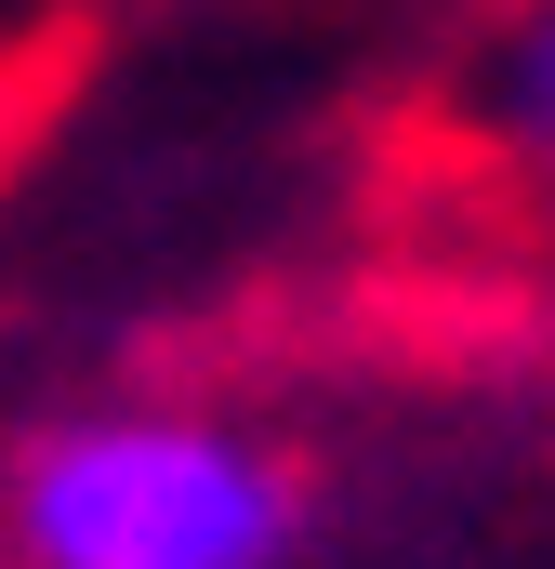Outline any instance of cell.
<instances>
[{
	"label": "cell",
	"mask_w": 555,
	"mask_h": 569,
	"mask_svg": "<svg viewBox=\"0 0 555 569\" xmlns=\"http://www.w3.org/2000/svg\"><path fill=\"white\" fill-rule=\"evenodd\" d=\"M13 569H291L304 463L199 398H107L13 450L0 477Z\"/></svg>",
	"instance_id": "obj_1"
},
{
	"label": "cell",
	"mask_w": 555,
	"mask_h": 569,
	"mask_svg": "<svg viewBox=\"0 0 555 569\" xmlns=\"http://www.w3.org/2000/svg\"><path fill=\"white\" fill-rule=\"evenodd\" d=\"M476 146L503 159V186L555 226V0H516L490 67H476Z\"/></svg>",
	"instance_id": "obj_2"
}]
</instances>
